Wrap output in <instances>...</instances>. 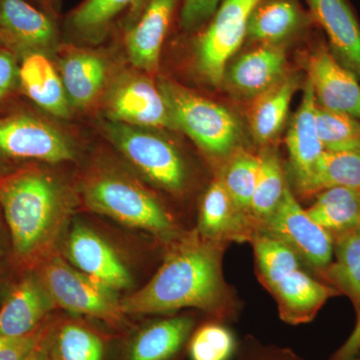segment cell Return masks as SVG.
Masks as SVG:
<instances>
[{"label": "cell", "instance_id": "ab89813d", "mask_svg": "<svg viewBox=\"0 0 360 360\" xmlns=\"http://www.w3.org/2000/svg\"><path fill=\"white\" fill-rule=\"evenodd\" d=\"M360 354V312L357 314L354 330L330 360H352Z\"/></svg>", "mask_w": 360, "mask_h": 360}, {"label": "cell", "instance_id": "2e32d148", "mask_svg": "<svg viewBox=\"0 0 360 360\" xmlns=\"http://www.w3.org/2000/svg\"><path fill=\"white\" fill-rule=\"evenodd\" d=\"M177 0H148L143 13L125 37L132 65L148 73L155 72L160 52L172 22Z\"/></svg>", "mask_w": 360, "mask_h": 360}, {"label": "cell", "instance_id": "5bb4252c", "mask_svg": "<svg viewBox=\"0 0 360 360\" xmlns=\"http://www.w3.org/2000/svg\"><path fill=\"white\" fill-rule=\"evenodd\" d=\"M194 328L195 321L188 316L150 322L127 341L122 360H179Z\"/></svg>", "mask_w": 360, "mask_h": 360}, {"label": "cell", "instance_id": "5b68a950", "mask_svg": "<svg viewBox=\"0 0 360 360\" xmlns=\"http://www.w3.org/2000/svg\"><path fill=\"white\" fill-rule=\"evenodd\" d=\"M39 276L54 304L61 309L94 317L115 328L124 322L125 314L115 291L70 266L61 258L45 260Z\"/></svg>", "mask_w": 360, "mask_h": 360}, {"label": "cell", "instance_id": "ffe728a7", "mask_svg": "<svg viewBox=\"0 0 360 360\" xmlns=\"http://www.w3.org/2000/svg\"><path fill=\"white\" fill-rule=\"evenodd\" d=\"M250 225L227 193L220 179L210 184L200 206L198 233L212 240L243 241L248 238Z\"/></svg>", "mask_w": 360, "mask_h": 360}, {"label": "cell", "instance_id": "f546056e", "mask_svg": "<svg viewBox=\"0 0 360 360\" xmlns=\"http://www.w3.org/2000/svg\"><path fill=\"white\" fill-rule=\"evenodd\" d=\"M286 187L276 151L266 149L259 155L257 186L251 200L250 212L255 219L262 222L276 210Z\"/></svg>", "mask_w": 360, "mask_h": 360}, {"label": "cell", "instance_id": "4dcf8cb0", "mask_svg": "<svg viewBox=\"0 0 360 360\" xmlns=\"http://www.w3.org/2000/svg\"><path fill=\"white\" fill-rule=\"evenodd\" d=\"M251 240L258 277L267 290L291 270L300 267V258L295 251L266 232L253 234Z\"/></svg>", "mask_w": 360, "mask_h": 360}, {"label": "cell", "instance_id": "8fae6325", "mask_svg": "<svg viewBox=\"0 0 360 360\" xmlns=\"http://www.w3.org/2000/svg\"><path fill=\"white\" fill-rule=\"evenodd\" d=\"M108 115L111 122L141 129H174L160 89L141 75H129L115 85L108 94Z\"/></svg>", "mask_w": 360, "mask_h": 360}, {"label": "cell", "instance_id": "e575fe53", "mask_svg": "<svg viewBox=\"0 0 360 360\" xmlns=\"http://www.w3.org/2000/svg\"><path fill=\"white\" fill-rule=\"evenodd\" d=\"M236 347L231 331L217 322L203 324L194 330L187 345L191 360H229Z\"/></svg>", "mask_w": 360, "mask_h": 360}, {"label": "cell", "instance_id": "52a82bcc", "mask_svg": "<svg viewBox=\"0 0 360 360\" xmlns=\"http://www.w3.org/2000/svg\"><path fill=\"white\" fill-rule=\"evenodd\" d=\"M110 141L149 180L172 193L186 186V167L179 151L162 137L124 123L104 124Z\"/></svg>", "mask_w": 360, "mask_h": 360}, {"label": "cell", "instance_id": "ba28073f", "mask_svg": "<svg viewBox=\"0 0 360 360\" xmlns=\"http://www.w3.org/2000/svg\"><path fill=\"white\" fill-rule=\"evenodd\" d=\"M265 232L283 241L314 269L322 271L333 257V236L307 214L288 187L283 200L262 220Z\"/></svg>", "mask_w": 360, "mask_h": 360}, {"label": "cell", "instance_id": "60d3db41", "mask_svg": "<svg viewBox=\"0 0 360 360\" xmlns=\"http://www.w3.org/2000/svg\"><path fill=\"white\" fill-rule=\"evenodd\" d=\"M27 360H52L49 347V336L39 345Z\"/></svg>", "mask_w": 360, "mask_h": 360}, {"label": "cell", "instance_id": "d6986e66", "mask_svg": "<svg viewBox=\"0 0 360 360\" xmlns=\"http://www.w3.org/2000/svg\"><path fill=\"white\" fill-rule=\"evenodd\" d=\"M0 30L8 40L30 52H44L58 44L53 22L25 0H0Z\"/></svg>", "mask_w": 360, "mask_h": 360}, {"label": "cell", "instance_id": "6da1fadb", "mask_svg": "<svg viewBox=\"0 0 360 360\" xmlns=\"http://www.w3.org/2000/svg\"><path fill=\"white\" fill-rule=\"evenodd\" d=\"M224 246L200 233L180 239L148 284L120 302L124 314H155L198 309L226 317L231 291L222 272Z\"/></svg>", "mask_w": 360, "mask_h": 360}, {"label": "cell", "instance_id": "d4e9b609", "mask_svg": "<svg viewBox=\"0 0 360 360\" xmlns=\"http://www.w3.org/2000/svg\"><path fill=\"white\" fill-rule=\"evenodd\" d=\"M297 87V78L285 75L281 82L253 99L250 123L255 141L269 143L278 135L285 123Z\"/></svg>", "mask_w": 360, "mask_h": 360}, {"label": "cell", "instance_id": "7a4b0ae2", "mask_svg": "<svg viewBox=\"0 0 360 360\" xmlns=\"http://www.w3.org/2000/svg\"><path fill=\"white\" fill-rule=\"evenodd\" d=\"M0 205L13 250L23 259L44 255L56 243L70 212V200L56 179L39 169L0 177Z\"/></svg>", "mask_w": 360, "mask_h": 360}, {"label": "cell", "instance_id": "ac0fdd59", "mask_svg": "<svg viewBox=\"0 0 360 360\" xmlns=\"http://www.w3.org/2000/svg\"><path fill=\"white\" fill-rule=\"evenodd\" d=\"M312 15L328 37L329 49L360 77V25L347 0H309Z\"/></svg>", "mask_w": 360, "mask_h": 360}, {"label": "cell", "instance_id": "d590c367", "mask_svg": "<svg viewBox=\"0 0 360 360\" xmlns=\"http://www.w3.org/2000/svg\"><path fill=\"white\" fill-rule=\"evenodd\" d=\"M51 331L49 324L42 323L28 335L20 338H0V360H27Z\"/></svg>", "mask_w": 360, "mask_h": 360}, {"label": "cell", "instance_id": "ee69618b", "mask_svg": "<svg viewBox=\"0 0 360 360\" xmlns=\"http://www.w3.org/2000/svg\"><path fill=\"white\" fill-rule=\"evenodd\" d=\"M46 1H54V0H46Z\"/></svg>", "mask_w": 360, "mask_h": 360}, {"label": "cell", "instance_id": "1f68e13d", "mask_svg": "<svg viewBox=\"0 0 360 360\" xmlns=\"http://www.w3.org/2000/svg\"><path fill=\"white\" fill-rule=\"evenodd\" d=\"M146 0H85L70 18L71 30L86 39L101 37L111 21L127 7L139 9Z\"/></svg>", "mask_w": 360, "mask_h": 360}, {"label": "cell", "instance_id": "f6af8a7d", "mask_svg": "<svg viewBox=\"0 0 360 360\" xmlns=\"http://www.w3.org/2000/svg\"><path fill=\"white\" fill-rule=\"evenodd\" d=\"M0 174H1V170H0Z\"/></svg>", "mask_w": 360, "mask_h": 360}, {"label": "cell", "instance_id": "74e56055", "mask_svg": "<svg viewBox=\"0 0 360 360\" xmlns=\"http://www.w3.org/2000/svg\"><path fill=\"white\" fill-rule=\"evenodd\" d=\"M238 360H302L290 348L265 347L257 340L248 338Z\"/></svg>", "mask_w": 360, "mask_h": 360}, {"label": "cell", "instance_id": "8d00e7d4", "mask_svg": "<svg viewBox=\"0 0 360 360\" xmlns=\"http://www.w3.org/2000/svg\"><path fill=\"white\" fill-rule=\"evenodd\" d=\"M222 0H184L180 22L186 30H194L212 18Z\"/></svg>", "mask_w": 360, "mask_h": 360}, {"label": "cell", "instance_id": "f1b7e54d", "mask_svg": "<svg viewBox=\"0 0 360 360\" xmlns=\"http://www.w3.org/2000/svg\"><path fill=\"white\" fill-rule=\"evenodd\" d=\"M52 360H104L105 343L87 326L68 322L49 335Z\"/></svg>", "mask_w": 360, "mask_h": 360}, {"label": "cell", "instance_id": "9a60e30c", "mask_svg": "<svg viewBox=\"0 0 360 360\" xmlns=\"http://www.w3.org/2000/svg\"><path fill=\"white\" fill-rule=\"evenodd\" d=\"M285 51L278 44H262L236 59L224 79L240 97L255 99L285 77Z\"/></svg>", "mask_w": 360, "mask_h": 360}, {"label": "cell", "instance_id": "836d02e7", "mask_svg": "<svg viewBox=\"0 0 360 360\" xmlns=\"http://www.w3.org/2000/svg\"><path fill=\"white\" fill-rule=\"evenodd\" d=\"M259 169V156L238 153L229 160L219 177L231 200L241 212H250Z\"/></svg>", "mask_w": 360, "mask_h": 360}, {"label": "cell", "instance_id": "8992f818", "mask_svg": "<svg viewBox=\"0 0 360 360\" xmlns=\"http://www.w3.org/2000/svg\"><path fill=\"white\" fill-rule=\"evenodd\" d=\"M262 1L222 0L194 49L196 70L206 82L213 86L222 84L227 63L246 39L250 14Z\"/></svg>", "mask_w": 360, "mask_h": 360}, {"label": "cell", "instance_id": "83f0119b", "mask_svg": "<svg viewBox=\"0 0 360 360\" xmlns=\"http://www.w3.org/2000/svg\"><path fill=\"white\" fill-rule=\"evenodd\" d=\"M307 214L331 236H338L360 225V191L333 187L317 194Z\"/></svg>", "mask_w": 360, "mask_h": 360}, {"label": "cell", "instance_id": "30bf717a", "mask_svg": "<svg viewBox=\"0 0 360 360\" xmlns=\"http://www.w3.org/2000/svg\"><path fill=\"white\" fill-rule=\"evenodd\" d=\"M309 82L317 105L360 120V84L329 47H316L307 59Z\"/></svg>", "mask_w": 360, "mask_h": 360}, {"label": "cell", "instance_id": "484cf974", "mask_svg": "<svg viewBox=\"0 0 360 360\" xmlns=\"http://www.w3.org/2000/svg\"><path fill=\"white\" fill-rule=\"evenodd\" d=\"M302 23L295 0H262L250 14L246 37L262 44H278L297 32Z\"/></svg>", "mask_w": 360, "mask_h": 360}, {"label": "cell", "instance_id": "cb8c5ba5", "mask_svg": "<svg viewBox=\"0 0 360 360\" xmlns=\"http://www.w3.org/2000/svg\"><path fill=\"white\" fill-rule=\"evenodd\" d=\"M333 257L322 270L326 283L349 298L360 312V225L333 238Z\"/></svg>", "mask_w": 360, "mask_h": 360}, {"label": "cell", "instance_id": "9c48e42d", "mask_svg": "<svg viewBox=\"0 0 360 360\" xmlns=\"http://www.w3.org/2000/svg\"><path fill=\"white\" fill-rule=\"evenodd\" d=\"M0 153L49 163L75 158V149L65 135L49 123L25 115L0 118Z\"/></svg>", "mask_w": 360, "mask_h": 360}, {"label": "cell", "instance_id": "e0dca14e", "mask_svg": "<svg viewBox=\"0 0 360 360\" xmlns=\"http://www.w3.org/2000/svg\"><path fill=\"white\" fill-rule=\"evenodd\" d=\"M54 307L39 276L27 274L14 286L0 309V338H20L44 323Z\"/></svg>", "mask_w": 360, "mask_h": 360}, {"label": "cell", "instance_id": "7bdbcfd3", "mask_svg": "<svg viewBox=\"0 0 360 360\" xmlns=\"http://www.w3.org/2000/svg\"><path fill=\"white\" fill-rule=\"evenodd\" d=\"M352 360H360V354L359 355V356L355 357V359Z\"/></svg>", "mask_w": 360, "mask_h": 360}, {"label": "cell", "instance_id": "603a6c76", "mask_svg": "<svg viewBox=\"0 0 360 360\" xmlns=\"http://www.w3.org/2000/svg\"><path fill=\"white\" fill-rule=\"evenodd\" d=\"M60 77L70 103L85 108L103 89L106 63L94 52L72 51L61 60Z\"/></svg>", "mask_w": 360, "mask_h": 360}, {"label": "cell", "instance_id": "4316f807", "mask_svg": "<svg viewBox=\"0 0 360 360\" xmlns=\"http://www.w3.org/2000/svg\"><path fill=\"white\" fill-rule=\"evenodd\" d=\"M297 186L309 194L333 187L360 191V150H323L309 176Z\"/></svg>", "mask_w": 360, "mask_h": 360}, {"label": "cell", "instance_id": "4fadbf2b", "mask_svg": "<svg viewBox=\"0 0 360 360\" xmlns=\"http://www.w3.org/2000/svg\"><path fill=\"white\" fill-rule=\"evenodd\" d=\"M269 290L276 300L279 316L295 326L311 321L329 298L340 295L333 286L312 278L300 267L281 277Z\"/></svg>", "mask_w": 360, "mask_h": 360}, {"label": "cell", "instance_id": "7402d4cb", "mask_svg": "<svg viewBox=\"0 0 360 360\" xmlns=\"http://www.w3.org/2000/svg\"><path fill=\"white\" fill-rule=\"evenodd\" d=\"M21 85L28 97L47 112L68 117L70 99L60 75L42 52H30L18 70Z\"/></svg>", "mask_w": 360, "mask_h": 360}, {"label": "cell", "instance_id": "3957f363", "mask_svg": "<svg viewBox=\"0 0 360 360\" xmlns=\"http://www.w3.org/2000/svg\"><path fill=\"white\" fill-rule=\"evenodd\" d=\"M158 89L174 129L188 135L210 155H231L240 141L241 129L231 111L169 80H161Z\"/></svg>", "mask_w": 360, "mask_h": 360}, {"label": "cell", "instance_id": "277c9868", "mask_svg": "<svg viewBox=\"0 0 360 360\" xmlns=\"http://www.w3.org/2000/svg\"><path fill=\"white\" fill-rule=\"evenodd\" d=\"M85 205L120 224L161 238L174 233V224L160 203L143 187L115 174L90 180L84 189Z\"/></svg>", "mask_w": 360, "mask_h": 360}, {"label": "cell", "instance_id": "b9f144b4", "mask_svg": "<svg viewBox=\"0 0 360 360\" xmlns=\"http://www.w3.org/2000/svg\"><path fill=\"white\" fill-rule=\"evenodd\" d=\"M0 44H9L8 40L6 39V37H4V33L0 30Z\"/></svg>", "mask_w": 360, "mask_h": 360}, {"label": "cell", "instance_id": "44dd1931", "mask_svg": "<svg viewBox=\"0 0 360 360\" xmlns=\"http://www.w3.org/2000/svg\"><path fill=\"white\" fill-rule=\"evenodd\" d=\"M316 106L314 90L309 80H307L302 103L291 120L286 136L290 165L297 186L309 176L315 162L324 150L317 134L315 122Z\"/></svg>", "mask_w": 360, "mask_h": 360}, {"label": "cell", "instance_id": "f35d334b", "mask_svg": "<svg viewBox=\"0 0 360 360\" xmlns=\"http://www.w3.org/2000/svg\"><path fill=\"white\" fill-rule=\"evenodd\" d=\"M18 70L13 54L6 49H0V98L13 89Z\"/></svg>", "mask_w": 360, "mask_h": 360}, {"label": "cell", "instance_id": "d6a6232c", "mask_svg": "<svg viewBox=\"0 0 360 360\" xmlns=\"http://www.w3.org/2000/svg\"><path fill=\"white\" fill-rule=\"evenodd\" d=\"M317 134L324 150H360V120L316 106Z\"/></svg>", "mask_w": 360, "mask_h": 360}, {"label": "cell", "instance_id": "7c38bea8", "mask_svg": "<svg viewBox=\"0 0 360 360\" xmlns=\"http://www.w3.org/2000/svg\"><path fill=\"white\" fill-rule=\"evenodd\" d=\"M66 255L75 269L115 292L131 286L129 270L115 250L89 227L75 224L66 241Z\"/></svg>", "mask_w": 360, "mask_h": 360}]
</instances>
